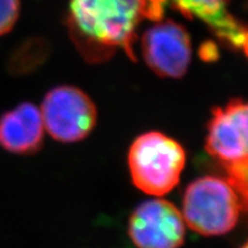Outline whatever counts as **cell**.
<instances>
[{
    "instance_id": "1",
    "label": "cell",
    "mask_w": 248,
    "mask_h": 248,
    "mask_svg": "<svg viewBox=\"0 0 248 248\" xmlns=\"http://www.w3.org/2000/svg\"><path fill=\"white\" fill-rule=\"evenodd\" d=\"M167 0H69L67 24L86 60L101 62L117 48L136 60L133 44L144 20L161 21Z\"/></svg>"
},
{
    "instance_id": "2",
    "label": "cell",
    "mask_w": 248,
    "mask_h": 248,
    "mask_svg": "<svg viewBox=\"0 0 248 248\" xmlns=\"http://www.w3.org/2000/svg\"><path fill=\"white\" fill-rule=\"evenodd\" d=\"M246 208L247 203L225 178L203 176L186 187L182 216L192 231L212 237L233 230Z\"/></svg>"
},
{
    "instance_id": "3",
    "label": "cell",
    "mask_w": 248,
    "mask_h": 248,
    "mask_svg": "<svg viewBox=\"0 0 248 248\" xmlns=\"http://www.w3.org/2000/svg\"><path fill=\"white\" fill-rule=\"evenodd\" d=\"M185 163L184 147L157 131L142 133L136 138L128 154L133 185L155 197H162L178 185Z\"/></svg>"
},
{
    "instance_id": "4",
    "label": "cell",
    "mask_w": 248,
    "mask_h": 248,
    "mask_svg": "<svg viewBox=\"0 0 248 248\" xmlns=\"http://www.w3.org/2000/svg\"><path fill=\"white\" fill-rule=\"evenodd\" d=\"M247 104L233 99L213 110L206 151L225 170L229 182L247 203Z\"/></svg>"
},
{
    "instance_id": "5",
    "label": "cell",
    "mask_w": 248,
    "mask_h": 248,
    "mask_svg": "<svg viewBox=\"0 0 248 248\" xmlns=\"http://www.w3.org/2000/svg\"><path fill=\"white\" fill-rule=\"evenodd\" d=\"M40 114L49 136L62 142L83 140L97 123L94 102L84 91L70 85H60L48 91Z\"/></svg>"
},
{
    "instance_id": "6",
    "label": "cell",
    "mask_w": 248,
    "mask_h": 248,
    "mask_svg": "<svg viewBox=\"0 0 248 248\" xmlns=\"http://www.w3.org/2000/svg\"><path fill=\"white\" fill-rule=\"evenodd\" d=\"M130 239L138 248H179L185 241V222L175 204L152 199L136 207L129 218Z\"/></svg>"
},
{
    "instance_id": "7",
    "label": "cell",
    "mask_w": 248,
    "mask_h": 248,
    "mask_svg": "<svg viewBox=\"0 0 248 248\" xmlns=\"http://www.w3.org/2000/svg\"><path fill=\"white\" fill-rule=\"evenodd\" d=\"M141 53L156 75L179 78L191 63L190 35L178 22L157 21L141 37Z\"/></svg>"
},
{
    "instance_id": "8",
    "label": "cell",
    "mask_w": 248,
    "mask_h": 248,
    "mask_svg": "<svg viewBox=\"0 0 248 248\" xmlns=\"http://www.w3.org/2000/svg\"><path fill=\"white\" fill-rule=\"evenodd\" d=\"M186 18H198L232 49L247 52L246 27L229 12L230 0H167Z\"/></svg>"
},
{
    "instance_id": "9",
    "label": "cell",
    "mask_w": 248,
    "mask_h": 248,
    "mask_svg": "<svg viewBox=\"0 0 248 248\" xmlns=\"http://www.w3.org/2000/svg\"><path fill=\"white\" fill-rule=\"evenodd\" d=\"M44 123L31 102H22L0 116V147L14 154H31L42 147Z\"/></svg>"
},
{
    "instance_id": "10",
    "label": "cell",
    "mask_w": 248,
    "mask_h": 248,
    "mask_svg": "<svg viewBox=\"0 0 248 248\" xmlns=\"http://www.w3.org/2000/svg\"><path fill=\"white\" fill-rule=\"evenodd\" d=\"M20 14V0H0V36L9 32Z\"/></svg>"
},
{
    "instance_id": "11",
    "label": "cell",
    "mask_w": 248,
    "mask_h": 248,
    "mask_svg": "<svg viewBox=\"0 0 248 248\" xmlns=\"http://www.w3.org/2000/svg\"><path fill=\"white\" fill-rule=\"evenodd\" d=\"M240 248H248V247H247V244H244V245H243V246H241Z\"/></svg>"
}]
</instances>
